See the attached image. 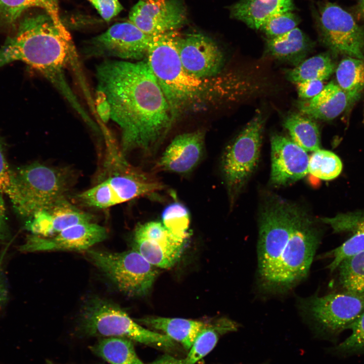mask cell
<instances>
[{"mask_svg": "<svg viewBox=\"0 0 364 364\" xmlns=\"http://www.w3.org/2000/svg\"><path fill=\"white\" fill-rule=\"evenodd\" d=\"M97 106L121 133V150L151 152L173 123L163 93L146 60H106L96 69Z\"/></svg>", "mask_w": 364, "mask_h": 364, "instance_id": "1", "label": "cell"}, {"mask_svg": "<svg viewBox=\"0 0 364 364\" xmlns=\"http://www.w3.org/2000/svg\"><path fill=\"white\" fill-rule=\"evenodd\" d=\"M258 231L259 287L266 293H287L307 276L321 231L303 210L279 199L263 208Z\"/></svg>", "mask_w": 364, "mask_h": 364, "instance_id": "2", "label": "cell"}, {"mask_svg": "<svg viewBox=\"0 0 364 364\" xmlns=\"http://www.w3.org/2000/svg\"><path fill=\"white\" fill-rule=\"evenodd\" d=\"M22 61L40 73L69 101L78 103L67 82L65 70L78 66L68 30L59 29L46 13L26 16L0 47V68Z\"/></svg>", "mask_w": 364, "mask_h": 364, "instance_id": "3", "label": "cell"}, {"mask_svg": "<svg viewBox=\"0 0 364 364\" xmlns=\"http://www.w3.org/2000/svg\"><path fill=\"white\" fill-rule=\"evenodd\" d=\"M177 30L151 36L146 60L163 93L172 123L187 113L218 105L231 90L220 74L200 78L183 67L177 50Z\"/></svg>", "mask_w": 364, "mask_h": 364, "instance_id": "4", "label": "cell"}, {"mask_svg": "<svg viewBox=\"0 0 364 364\" xmlns=\"http://www.w3.org/2000/svg\"><path fill=\"white\" fill-rule=\"evenodd\" d=\"M112 149V148H111ZM104 177L77 196L83 205L105 209L162 190L164 186L150 174L130 165L121 152L109 150Z\"/></svg>", "mask_w": 364, "mask_h": 364, "instance_id": "5", "label": "cell"}, {"mask_svg": "<svg viewBox=\"0 0 364 364\" xmlns=\"http://www.w3.org/2000/svg\"><path fill=\"white\" fill-rule=\"evenodd\" d=\"M13 193L10 199L21 216L31 217L65 198L70 186L65 169L34 162L12 170Z\"/></svg>", "mask_w": 364, "mask_h": 364, "instance_id": "6", "label": "cell"}, {"mask_svg": "<svg viewBox=\"0 0 364 364\" xmlns=\"http://www.w3.org/2000/svg\"><path fill=\"white\" fill-rule=\"evenodd\" d=\"M78 325L81 331L89 336L122 337L165 349L175 346L173 340L165 334L144 328L117 305L97 297L84 304Z\"/></svg>", "mask_w": 364, "mask_h": 364, "instance_id": "7", "label": "cell"}, {"mask_svg": "<svg viewBox=\"0 0 364 364\" xmlns=\"http://www.w3.org/2000/svg\"><path fill=\"white\" fill-rule=\"evenodd\" d=\"M86 256L120 290L131 296H142L157 276L155 266L132 249L121 252L88 249Z\"/></svg>", "mask_w": 364, "mask_h": 364, "instance_id": "8", "label": "cell"}, {"mask_svg": "<svg viewBox=\"0 0 364 364\" xmlns=\"http://www.w3.org/2000/svg\"><path fill=\"white\" fill-rule=\"evenodd\" d=\"M303 315L311 321L318 332L335 337L350 326L364 311V292L344 291L299 300Z\"/></svg>", "mask_w": 364, "mask_h": 364, "instance_id": "9", "label": "cell"}, {"mask_svg": "<svg viewBox=\"0 0 364 364\" xmlns=\"http://www.w3.org/2000/svg\"><path fill=\"white\" fill-rule=\"evenodd\" d=\"M264 123L262 114L258 111L225 150L222 170L232 200L257 167Z\"/></svg>", "mask_w": 364, "mask_h": 364, "instance_id": "10", "label": "cell"}, {"mask_svg": "<svg viewBox=\"0 0 364 364\" xmlns=\"http://www.w3.org/2000/svg\"><path fill=\"white\" fill-rule=\"evenodd\" d=\"M151 37L129 21L118 23L93 38L82 54L88 57L140 61L146 57Z\"/></svg>", "mask_w": 364, "mask_h": 364, "instance_id": "11", "label": "cell"}, {"mask_svg": "<svg viewBox=\"0 0 364 364\" xmlns=\"http://www.w3.org/2000/svg\"><path fill=\"white\" fill-rule=\"evenodd\" d=\"M320 24L324 40L334 53L364 60V30L349 12L327 3L321 10Z\"/></svg>", "mask_w": 364, "mask_h": 364, "instance_id": "12", "label": "cell"}, {"mask_svg": "<svg viewBox=\"0 0 364 364\" xmlns=\"http://www.w3.org/2000/svg\"><path fill=\"white\" fill-rule=\"evenodd\" d=\"M185 240L171 234L158 221L138 224L133 233V248L157 267L169 268L179 259Z\"/></svg>", "mask_w": 364, "mask_h": 364, "instance_id": "13", "label": "cell"}, {"mask_svg": "<svg viewBox=\"0 0 364 364\" xmlns=\"http://www.w3.org/2000/svg\"><path fill=\"white\" fill-rule=\"evenodd\" d=\"M129 21L153 36L177 30L187 21L182 0H139L129 12Z\"/></svg>", "mask_w": 364, "mask_h": 364, "instance_id": "14", "label": "cell"}, {"mask_svg": "<svg viewBox=\"0 0 364 364\" xmlns=\"http://www.w3.org/2000/svg\"><path fill=\"white\" fill-rule=\"evenodd\" d=\"M177 50L185 69L200 78H210L220 74L224 57L210 37L200 33L179 36Z\"/></svg>", "mask_w": 364, "mask_h": 364, "instance_id": "15", "label": "cell"}, {"mask_svg": "<svg viewBox=\"0 0 364 364\" xmlns=\"http://www.w3.org/2000/svg\"><path fill=\"white\" fill-rule=\"evenodd\" d=\"M107 236L106 229L93 221L71 226L53 236H29L20 247L26 252L87 250L103 241Z\"/></svg>", "mask_w": 364, "mask_h": 364, "instance_id": "16", "label": "cell"}, {"mask_svg": "<svg viewBox=\"0 0 364 364\" xmlns=\"http://www.w3.org/2000/svg\"><path fill=\"white\" fill-rule=\"evenodd\" d=\"M270 142L272 184L287 186L306 175L309 157L305 150L282 135H273Z\"/></svg>", "mask_w": 364, "mask_h": 364, "instance_id": "17", "label": "cell"}, {"mask_svg": "<svg viewBox=\"0 0 364 364\" xmlns=\"http://www.w3.org/2000/svg\"><path fill=\"white\" fill-rule=\"evenodd\" d=\"M204 136L202 130L177 135L167 147L156 166L160 170L179 174L190 172L202 158Z\"/></svg>", "mask_w": 364, "mask_h": 364, "instance_id": "18", "label": "cell"}, {"mask_svg": "<svg viewBox=\"0 0 364 364\" xmlns=\"http://www.w3.org/2000/svg\"><path fill=\"white\" fill-rule=\"evenodd\" d=\"M26 227L33 235L50 237L75 224L93 221V216L71 204L66 198L34 214Z\"/></svg>", "mask_w": 364, "mask_h": 364, "instance_id": "19", "label": "cell"}, {"mask_svg": "<svg viewBox=\"0 0 364 364\" xmlns=\"http://www.w3.org/2000/svg\"><path fill=\"white\" fill-rule=\"evenodd\" d=\"M351 105L345 92L334 81L330 82L316 96L300 102L298 107L301 114L311 119L332 120Z\"/></svg>", "mask_w": 364, "mask_h": 364, "instance_id": "20", "label": "cell"}, {"mask_svg": "<svg viewBox=\"0 0 364 364\" xmlns=\"http://www.w3.org/2000/svg\"><path fill=\"white\" fill-rule=\"evenodd\" d=\"M238 328L237 323L227 318L220 320L214 326L207 324L185 357L179 359L165 355L148 364H196L214 348L220 335L236 331Z\"/></svg>", "mask_w": 364, "mask_h": 364, "instance_id": "21", "label": "cell"}, {"mask_svg": "<svg viewBox=\"0 0 364 364\" xmlns=\"http://www.w3.org/2000/svg\"><path fill=\"white\" fill-rule=\"evenodd\" d=\"M293 0H239L231 8V15L251 28L260 29L271 16L292 11Z\"/></svg>", "mask_w": 364, "mask_h": 364, "instance_id": "22", "label": "cell"}, {"mask_svg": "<svg viewBox=\"0 0 364 364\" xmlns=\"http://www.w3.org/2000/svg\"><path fill=\"white\" fill-rule=\"evenodd\" d=\"M143 324L161 331L189 350L197 336L207 324L203 322L182 318L148 316L139 320Z\"/></svg>", "mask_w": 364, "mask_h": 364, "instance_id": "23", "label": "cell"}, {"mask_svg": "<svg viewBox=\"0 0 364 364\" xmlns=\"http://www.w3.org/2000/svg\"><path fill=\"white\" fill-rule=\"evenodd\" d=\"M34 7L43 9L59 29L67 30L60 18L58 0H0V25L15 30L23 12Z\"/></svg>", "mask_w": 364, "mask_h": 364, "instance_id": "24", "label": "cell"}, {"mask_svg": "<svg viewBox=\"0 0 364 364\" xmlns=\"http://www.w3.org/2000/svg\"><path fill=\"white\" fill-rule=\"evenodd\" d=\"M307 36L296 27L282 35L270 38L267 41V50L278 59L297 63L303 59L310 48Z\"/></svg>", "mask_w": 364, "mask_h": 364, "instance_id": "25", "label": "cell"}, {"mask_svg": "<svg viewBox=\"0 0 364 364\" xmlns=\"http://www.w3.org/2000/svg\"><path fill=\"white\" fill-rule=\"evenodd\" d=\"M90 348L110 364H145L137 355L133 341L127 338L105 337Z\"/></svg>", "mask_w": 364, "mask_h": 364, "instance_id": "26", "label": "cell"}, {"mask_svg": "<svg viewBox=\"0 0 364 364\" xmlns=\"http://www.w3.org/2000/svg\"><path fill=\"white\" fill-rule=\"evenodd\" d=\"M337 84L345 92L351 105L364 90V60L348 57L343 59L336 70Z\"/></svg>", "mask_w": 364, "mask_h": 364, "instance_id": "27", "label": "cell"}, {"mask_svg": "<svg viewBox=\"0 0 364 364\" xmlns=\"http://www.w3.org/2000/svg\"><path fill=\"white\" fill-rule=\"evenodd\" d=\"M292 141L306 152H314L321 149L318 127L311 118L302 114L293 113L284 122Z\"/></svg>", "mask_w": 364, "mask_h": 364, "instance_id": "28", "label": "cell"}, {"mask_svg": "<svg viewBox=\"0 0 364 364\" xmlns=\"http://www.w3.org/2000/svg\"><path fill=\"white\" fill-rule=\"evenodd\" d=\"M335 65L330 55L321 54L302 62L287 72V79L295 83L309 80H324L334 72Z\"/></svg>", "mask_w": 364, "mask_h": 364, "instance_id": "29", "label": "cell"}, {"mask_svg": "<svg viewBox=\"0 0 364 364\" xmlns=\"http://www.w3.org/2000/svg\"><path fill=\"white\" fill-rule=\"evenodd\" d=\"M336 270L337 283L343 291L364 292V250L344 259Z\"/></svg>", "mask_w": 364, "mask_h": 364, "instance_id": "30", "label": "cell"}, {"mask_svg": "<svg viewBox=\"0 0 364 364\" xmlns=\"http://www.w3.org/2000/svg\"><path fill=\"white\" fill-rule=\"evenodd\" d=\"M349 232L351 236L340 246L326 253L325 256L333 259L328 268L335 271L340 262L364 250V212H358L355 222Z\"/></svg>", "mask_w": 364, "mask_h": 364, "instance_id": "31", "label": "cell"}, {"mask_svg": "<svg viewBox=\"0 0 364 364\" xmlns=\"http://www.w3.org/2000/svg\"><path fill=\"white\" fill-rule=\"evenodd\" d=\"M342 163L333 152L319 149L309 157L308 171L315 177L323 180L337 177L342 170Z\"/></svg>", "mask_w": 364, "mask_h": 364, "instance_id": "32", "label": "cell"}, {"mask_svg": "<svg viewBox=\"0 0 364 364\" xmlns=\"http://www.w3.org/2000/svg\"><path fill=\"white\" fill-rule=\"evenodd\" d=\"M162 223L173 235L186 240L190 223V215L187 208L179 202L172 203L164 209Z\"/></svg>", "mask_w": 364, "mask_h": 364, "instance_id": "33", "label": "cell"}, {"mask_svg": "<svg viewBox=\"0 0 364 364\" xmlns=\"http://www.w3.org/2000/svg\"><path fill=\"white\" fill-rule=\"evenodd\" d=\"M349 329L351 333L344 341L333 348V351L340 355L364 353V311Z\"/></svg>", "mask_w": 364, "mask_h": 364, "instance_id": "34", "label": "cell"}, {"mask_svg": "<svg viewBox=\"0 0 364 364\" xmlns=\"http://www.w3.org/2000/svg\"><path fill=\"white\" fill-rule=\"evenodd\" d=\"M297 23V19L292 11L285 12L270 17L264 22L260 29L272 38L294 29Z\"/></svg>", "mask_w": 364, "mask_h": 364, "instance_id": "35", "label": "cell"}, {"mask_svg": "<svg viewBox=\"0 0 364 364\" xmlns=\"http://www.w3.org/2000/svg\"><path fill=\"white\" fill-rule=\"evenodd\" d=\"M0 193L10 199L13 193V173L5 152V143L0 135Z\"/></svg>", "mask_w": 364, "mask_h": 364, "instance_id": "36", "label": "cell"}, {"mask_svg": "<svg viewBox=\"0 0 364 364\" xmlns=\"http://www.w3.org/2000/svg\"><path fill=\"white\" fill-rule=\"evenodd\" d=\"M106 21H110L123 9L118 0H88Z\"/></svg>", "mask_w": 364, "mask_h": 364, "instance_id": "37", "label": "cell"}, {"mask_svg": "<svg viewBox=\"0 0 364 364\" xmlns=\"http://www.w3.org/2000/svg\"><path fill=\"white\" fill-rule=\"evenodd\" d=\"M298 94L303 99H311L317 95L324 88L323 81L309 80L296 83Z\"/></svg>", "mask_w": 364, "mask_h": 364, "instance_id": "38", "label": "cell"}, {"mask_svg": "<svg viewBox=\"0 0 364 364\" xmlns=\"http://www.w3.org/2000/svg\"><path fill=\"white\" fill-rule=\"evenodd\" d=\"M6 249L0 256V310L4 307L8 299V287L3 267V261Z\"/></svg>", "mask_w": 364, "mask_h": 364, "instance_id": "39", "label": "cell"}, {"mask_svg": "<svg viewBox=\"0 0 364 364\" xmlns=\"http://www.w3.org/2000/svg\"><path fill=\"white\" fill-rule=\"evenodd\" d=\"M8 234L6 208L4 201L0 196V241H4L7 237Z\"/></svg>", "mask_w": 364, "mask_h": 364, "instance_id": "40", "label": "cell"}, {"mask_svg": "<svg viewBox=\"0 0 364 364\" xmlns=\"http://www.w3.org/2000/svg\"><path fill=\"white\" fill-rule=\"evenodd\" d=\"M358 3L360 12L364 14V0H358Z\"/></svg>", "mask_w": 364, "mask_h": 364, "instance_id": "41", "label": "cell"}, {"mask_svg": "<svg viewBox=\"0 0 364 364\" xmlns=\"http://www.w3.org/2000/svg\"><path fill=\"white\" fill-rule=\"evenodd\" d=\"M46 364H57V363H54V362H52V361H48L47 362Z\"/></svg>", "mask_w": 364, "mask_h": 364, "instance_id": "42", "label": "cell"}, {"mask_svg": "<svg viewBox=\"0 0 364 364\" xmlns=\"http://www.w3.org/2000/svg\"><path fill=\"white\" fill-rule=\"evenodd\" d=\"M261 364H268V363L267 362H265V363H261Z\"/></svg>", "mask_w": 364, "mask_h": 364, "instance_id": "43", "label": "cell"}]
</instances>
